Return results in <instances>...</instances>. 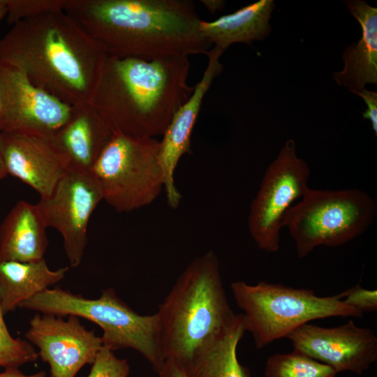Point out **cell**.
Listing matches in <instances>:
<instances>
[{
	"label": "cell",
	"instance_id": "cell-18",
	"mask_svg": "<svg viewBox=\"0 0 377 377\" xmlns=\"http://www.w3.org/2000/svg\"><path fill=\"white\" fill-rule=\"evenodd\" d=\"M46 228L37 204L18 201L0 226V261L43 259L48 246Z\"/></svg>",
	"mask_w": 377,
	"mask_h": 377
},
{
	"label": "cell",
	"instance_id": "cell-29",
	"mask_svg": "<svg viewBox=\"0 0 377 377\" xmlns=\"http://www.w3.org/2000/svg\"><path fill=\"white\" fill-rule=\"evenodd\" d=\"M0 377H47L44 371H40L31 375H26L18 368H6L3 371L0 372Z\"/></svg>",
	"mask_w": 377,
	"mask_h": 377
},
{
	"label": "cell",
	"instance_id": "cell-13",
	"mask_svg": "<svg viewBox=\"0 0 377 377\" xmlns=\"http://www.w3.org/2000/svg\"><path fill=\"white\" fill-rule=\"evenodd\" d=\"M294 350L325 364L337 373L362 374L377 360V337L370 328L357 326L352 320L324 327L309 323L288 334Z\"/></svg>",
	"mask_w": 377,
	"mask_h": 377
},
{
	"label": "cell",
	"instance_id": "cell-31",
	"mask_svg": "<svg viewBox=\"0 0 377 377\" xmlns=\"http://www.w3.org/2000/svg\"><path fill=\"white\" fill-rule=\"evenodd\" d=\"M8 175L6 168L5 166L1 150V141H0V179L4 178Z\"/></svg>",
	"mask_w": 377,
	"mask_h": 377
},
{
	"label": "cell",
	"instance_id": "cell-15",
	"mask_svg": "<svg viewBox=\"0 0 377 377\" xmlns=\"http://www.w3.org/2000/svg\"><path fill=\"white\" fill-rule=\"evenodd\" d=\"M223 50L213 46L206 54L208 62L202 76L194 86L192 94L177 111L160 140V162L164 177V190L170 207L177 208L181 194L175 184L174 175L180 158L190 151L191 134L202 101L214 79L223 70L220 57Z\"/></svg>",
	"mask_w": 377,
	"mask_h": 377
},
{
	"label": "cell",
	"instance_id": "cell-26",
	"mask_svg": "<svg viewBox=\"0 0 377 377\" xmlns=\"http://www.w3.org/2000/svg\"><path fill=\"white\" fill-rule=\"evenodd\" d=\"M341 294L342 301L345 304L362 313L377 310V290L376 289H366L357 283L342 291Z\"/></svg>",
	"mask_w": 377,
	"mask_h": 377
},
{
	"label": "cell",
	"instance_id": "cell-32",
	"mask_svg": "<svg viewBox=\"0 0 377 377\" xmlns=\"http://www.w3.org/2000/svg\"><path fill=\"white\" fill-rule=\"evenodd\" d=\"M6 7L3 3L2 0H0V20H1L3 17L6 16Z\"/></svg>",
	"mask_w": 377,
	"mask_h": 377
},
{
	"label": "cell",
	"instance_id": "cell-23",
	"mask_svg": "<svg viewBox=\"0 0 377 377\" xmlns=\"http://www.w3.org/2000/svg\"><path fill=\"white\" fill-rule=\"evenodd\" d=\"M0 305V367H19L36 361L39 356L33 345L27 340L13 338L4 321Z\"/></svg>",
	"mask_w": 377,
	"mask_h": 377
},
{
	"label": "cell",
	"instance_id": "cell-6",
	"mask_svg": "<svg viewBox=\"0 0 377 377\" xmlns=\"http://www.w3.org/2000/svg\"><path fill=\"white\" fill-rule=\"evenodd\" d=\"M19 307L89 320L101 328L104 347L112 351L132 348L140 353L156 373L165 361L161 348L156 313L138 314L117 296L113 288L103 290L97 299L84 298L59 287L48 288Z\"/></svg>",
	"mask_w": 377,
	"mask_h": 377
},
{
	"label": "cell",
	"instance_id": "cell-5",
	"mask_svg": "<svg viewBox=\"0 0 377 377\" xmlns=\"http://www.w3.org/2000/svg\"><path fill=\"white\" fill-rule=\"evenodd\" d=\"M231 291L242 313L246 332L255 346L263 348L311 320L330 317L362 318L364 313L342 301L340 293L318 296L313 289L259 281L250 285L232 282Z\"/></svg>",
	"mask_w": 377,
	"mask_h": 377
},
{
	"label": "cell",
	"instance_id": "cell-10",
	"mask_svg": "<svg viewBox=\"0 0 377 377\" xmlns=\"http://www.w3.org/2000/svg\"><path fill=\"white\" fill-rule=\"evenodd\" d=\"M72 112L73 107L33 84L21 70L0 64V132L51 139Z\"/></svg>",
	"mask_w": 377,
	"mask_h": 377
},
{
	"label": "cell",
	"instance_id": "cell-24",
	"mask_svg": "<svg viewBox=\"0 0 377 377\" xmlns=\"http://www.w3.org/2000/svg\"><path fill=\"white\" fill-rule=\"evenodd\" d=\"M7 10V21L15 24L18 21L40 14L61 10L66 0H2Z\"/></svg>",
	"mask_w": 377,
	"mask_h": 377
},
{
	"label": "cell",
	"instance_id": "cell-4",
	"mask_svg": "<svg viewBox=\"0 0 377 377\" xmlns=\"http://www.w3.org/2000/svg\"><path fill=\"white\" fill-rule=\"evenodd\" d=\"M162 353L182 367L235 319L216 253L209 250L181 273L156 313Z\"/></svg>",
	"mask_w": 377,
	"mask_h": 377
},
{
	"label": "cell",
	"instance_id": "cell-30",
	"mask_svg": "<svg viewBox=\"0 0 377 377\" xmlns=\"http://www.w3.org/2000/svg\"><path fill=\"white\" fill-rule=\"evenodd\" d=\"M201 2L212 13L222 9L225 4L224 1L217 0H202Z\"/></svg>",
	"mask_w": 377,
	"mask_h": 377
},
{
	"label": "cell",
	"instance_id": "cell-20",
	"mask_svg": "<svg viewBox=\"0 0 377 377\" xmlns=\"http://www.w3.org/2000/svg\"><path fill=\"white\" fill-rule=\"evenodd\" d=\"M68 267L49 268L45 259L32 262L0 261V305L3 313L64 279Z\"/></svg>",
	"mask_w": 377,
	"mask_h": 377
},
{
	"label": "cell",
	"instance_id": "cell-21",
	"mask_svg": "<svg viewBox=\"0 0 377 377\" xmlns=\"http://www.w3.org/2000/svg\"><path fill=\"white\" fill-rule=\"evenodd\" d=\"M246 330L242 313L207 346L182 367L188 377H251L237 356L239 342Z\"/></svg>",
	"mask_w": 377,
	"mask_h": 377
},
{
	"label": "cell",
	"instance_id": "cell-28",
	"mask_svg": "<svg viewBox=\"0 0 377 377\" xmlns=\"http://www.w3.org/2000/svg\"><path fill=\"white\" fill-rule=\"evenodd\" d=\"M156 377H188L183 367L177 362L167 359Z\"/></svg>",
	"mask_w": 377,
	"mask_h": 377
},
{
	"label": "cell",
	"instance_id": "cell-14",
	"mask_svg": "<svg viewBox=\"0 0 377 377\" xmlns=\"http://www.w3.org/2000/svg\"><path fill=\"white\" fill-rule=\"evenodd\" d=\"M1 150L8 175L49 196L68 169L50 139L0 132Z\"/></svg>",
	"mask_w": 377,
	"mask_h": 377
},
{
	"label": "cell",
	"instance_id": "cell-16",
	"mask_svg": "<svg viewBox=\"0 0 377 377\" xmlns=\"http://www.w3.org/2000/svg\"><path fill=\"white\" fill-rule=\"evenodd\" d=\"M113 132L91 105L73 107L67 124L50 140L68 170L91 172Z\"/></svg>",
	"mask_w": 377,
	"mask_h": 377
},
{
	"label": "cell",
	"instance_id": "cell-11",
	"mask_svg": "<svg viewBox=\"0 0 377 377\" xmlns=\"http://www.w3.org/2000/svg\"><path fill=\"white\" fill-rule=\"evenodd\" d=\"M101 200V187L91 172L68 170L52 193L37 203L47 228L61 234L72 267L82 260L89 219Z\"/></svg>",
	"mask_w": 377,
	"mask_h": 377
},
{
	"label": "cell",
	"instance_id": "cell-25",
	"mask_svg": "<svg viewBox=\"0 0 377 377\" xmlns=\"http://www.w3.org/2000/svg\"><path fill=\"white\" fill-rule=\"evenodd\" d=\"M129 373L127 360L117 357L114 351L103 346L98 353L87 377H128Z\"/></svg>",
	"mask_w": 377,
	"mask_h": 377
},
{
	"label": "cell",
	"instance_id": "cell-19",
	"mask_svg": "<svg viewBox=\"0 0 377 377\" xmlns=\"http://www.w3.org/2000/svg\"><path fill=\"white\" fill-rule=\"evenodd\" d=\"M274 6L273 0H260L214 21L201 20L200 30L212 46L223 51L234 43L251 44L270 33L269 21Z\"/></svg>",
	"mask_w": 377,
	"mask_h": 377
},
{
	"label": "cell",
	"instance_id": "cell-22",
	"mask_svg": "<svg viewBox=\"0 0 377 377\" xmlns=\"http://www.w3.org/2000/svg\"><path fill=\"white\" fill-rule=\"evenodd\" d=\"M337 374L330 366L294 349L269 356L265 369V377H337Z\"/></svg>",
	"mask_w": 377,
	"mask_h": 377
},
{
	"label": "cell",
	"instance_id": "cell-7",
	"mask_svg": "<svg viewBox=\"0 0 377 377\" xmlns=\"http://www.w3.org/2000/svg\"><path fill=\"white\" fill-rule=\"evenodd\" d=\"M375 200L357 188L312 189L293 205L283 220L295 244L298 258L316 247L343 245L362 235L373 224Z\"/></svg>",
	"mask_w": 377,
	"mask_h": 377
},
{
	"label": "cell",
	"instance_id": "cell-17",
	"mask_svg": "<svg viewBox=\"0 0 377 377\" xmlns=\"http://www.w3.org/2000/svg\"><path fill=\"white\" fill-rule=\"evenodd\" d=\"M345 3L359 22L362 36L357 43L345 48L342 56L344 67L334 73V78L339 85L355 93L367 84L377 83V8L362 0Z\"/></svg>",
	"mask_w": 377,
	"mask_h": 377
},
{
	"label": "cell",
	"instance_id": "cell-1",
	"mask_svg": "<svg viewBox=\"0 0 377 377\" xmlns=\"http://www.w3.org/2000/svg\"><path fill=\"white\" fill-rule=\"evenodd\" d=\"M107 57L63 9L21 20L0 39V64L71 107L91 105Z\"/></svg>",
	"mask_w": 377,
	"mask_h": 377
},
{
	"label": "cell",
	"instance_id": "cell-2",
	"mask_svg": "<svg viewBox=\"0 0 377 377\" xmlns=\"http://www.w3.org/2000/svg\"><path fill=\"white\" fill-rule=\"evenodd\" d=\"M63 10L109 57H188L211 49L189 0H66Z\"/></svg>",
	"mask_w": 377,
	"mask_h": 377
},
{
	"label": "cell",
	"instance_id": "cell-27",
	"mask_svg": "<svg viewBox=\"0 0 377 377\" xmlns=\"http://www.w3.org/2000/svg\"><path fill=\"white\" fill-rule=\"evenodd\" d=\"M354 94H357L364 101L367 108L363 112L362 117L371 121L372 130L377 136V92L369 91L364 88Z\"/></svg>",
	"mask_w": 377,
	"mask_h": 377
},
{
	"label": "cell",
	"instance_id": "cell-12",
	"mask_svg": "<svg viewBox=\"0 0 377 377\" xmlns=\"http://www.w3.org/2000/svg\"><path fill=\"white\" fill-rule=\"evenodd\" d=\"M25 338L38 348L51 377H75L85 364H92L103 347L101 337L88 330L80 318L36 313L30 320Z\"/></svg>",
	"mask_w": 377,
	"mask_h": 377
},
{
	"label": "cell",
	"instance_id": "cell-9",
	"mask_svg": "<svg viewBox=\"0 0 377 377\" xmlns=\"http://www.w3.org/2000/svg\"><path fill=\"white\" fill-rule=\"evenodd\" d=\"M309 177L308 164L297 157L295 142L288 139L267 168L250 205L249 230L260 249L279 251L284 216L309 190Z\"/></svg>",
	"mask_w": 377,
	"mask_h": 377
},
{
	"label": "cell",
	"instance_id": "cell-8",
	"mask_svg": "<svg viewBox=\"0 0 377 377\" xmlns=\"http://www.w3.org/2000/svg\"><path fill=\"white\" fill-rule=\"evenodd\" d=\"M91 173L101 187L103 200L117 212L145 207L164 189L160 140L113 132Z\"/></svg>",
	"mask_w": 377,
	"mask_h": 377
},
{
	"label": "cell",
	"instance_id": "cell-3",
	"mask_svg": "<svg viewBox=\"0 0 377 377\" xmlns=\"http://www.w3.org/2000/svg\"><path fill=\"white\" fill-rule=\"evenodd\" d=\"M190 67L188 57H107L91 105L112 132L156 138L193 93Z\"/></svg>",
	"mask_w": 377,
	"mask_h": 377
}]
</instances>
